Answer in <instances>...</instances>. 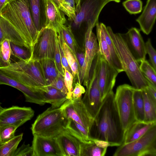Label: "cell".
<instances>
[{
    "label": "cell",
    "instance_id": "6da1fadb",
    "mask_svg": "<svg viewBox=\"0 0 156 156\" xmlns=\"http://www.w3.org/2000/svg\"><path fill=\"white\" fill-rule=\"evenodd\" d=\"M5 38L31 48L39 31L34 22L29 0H6L0 16Z\"/></svg>",
    "mask_w": 156,
    "mask_h": 156
},
{
    "label": "cell",
    "instance_id": "7a4b0ae2",
    "mask_svg": "<svg viewBox=\"0 0 156 156\" xmlns=\"http://www.w3.org/2000/svg\"><path fill=\"white\" fill-rule=\"evenodd\" d=\"M114 95L112 90L103 101L89 133L91 139L107 142L111 147L122 144L125 133L115 104Z\"/></svg>",
    "mask_w": 156,
    "mask_h": 156
},
{
    "label": "cell",
    "instance_id": "3957f363",
    "mask_svg": "<svg viewBox=\"0 0 156 156\" xmlns=\"http://www.w3.org/2000/svg\"><path fill=\"white\" fill-rule=\"evenodd\" d=\"M3 73L35 90L45 92L48 86L38 61L19 60L0 67Z\"/></svg>",
    "mask_w": 156,
    "mask_h": 156
},
{
    "label": "cell",
    "instance_id": "277c9868",
    "mask_svg": "<svg viewBox=\"0 0 156 156\" xmlns=\"http://www.w3.org/2000/svg\"><path fill=\"white\" fill-rule=\"evenodd\" d=\"M107 30L114 46L124 71L135 89L142 90L148 85L140 69V65L131 53L121 34L114 33L110 27Z\"/></svg>",
    "mask_w": 156,
    "mask_h": 156
},
{
    "label": "cell",
    "instance_id": "5b68a950",
    "mask_svg": "<svg viewBox=\"0 0 156 156\" xmlns=\"http://www.w3.org/2000/svg\"><path fill=\"white\" fill-rule=\"evenodd\" d=\"M68 120L60 107L51 106L38 115L31 129L33 135L55 137L65 130Z\"/></svg>",
    "mask_w": 156,
    "mask_h": 156
},
{
    "label": "cell",
    "instance_id": "8992f818",
    "mask_svg": "<svg viewBox=\"0 0 156 156\" xmlns=\"http://www.w3.org/2000/svg\"><path fill=\"white\" fill-rule=\"evenodd\" d=\"M113 156H156V125L139 139L117 148Z\"/></svg>",
    "mask_w": 156,
    "mask_h": 156
},
{
    "label": "cell",
    "instance_id": "52a82bcc",
    "mask_svg": "<svg viewBox=\"0 0 156 156\" xmlns=\"http://www.w3.org/2000/svg\"><path fill=\"white\" fill-rule=\"evenodd\" d=\"M135 88L125 84L117 88L114 101L122 127L125 131L136 120L134 112L133 96Z\"/></svg>",
    "mask_w": 156,
    "mask_h": 156
},
{
    "label": "cell",
    "instance_id": "ba28073f",
    "mask_svg": "<svg viewBox=\"0 0 156 156\" xmlns=\"http://www.w3.org/2000/svg\"><path fill=\"white\" fill-rule=\"evenodd\" d=\"M100 57L98 54L93 61L89 82L82 101L87 111L94 119L98 113L102 101L98 83V63Z\"/></svg>",
    "mask_w": 156,
    "mask_h": 156
},
{
    "label": "cell",
    "instance_id": "9c48e42d",
    "mask_svg": "<svg viewBox=\"0 0 156 156\" xmlns=\"http://www.w3.org/2000/svg\"><path fill=\"white\" fill-rule=\"evenodd\" d=\"M57 33L54 29L47 27L40 31L31 48L30 59L39 61L45 59H54Z\"/></svg>",
    "mask_w": 156,
    "mask_h": 156
},
{
    "label": "cell",
    "instance_id": "30bf717a",
    "mask_svg": "<svg viewBox=\"0 0 156 156\" xmlns=\"http://www.w3.org/2000/svg\"><path fill=\"white\" fill-rule=\"evenodd\" d=\"M60 107L67 119L75 121L90 133L94 119L87 111L81 98L67 99Z\"/></svg>",
    "mask_w": 156,
    "mask_h": 156
},
{
    "label": "cell",
    "instance_id": "8fae6325",
    "mask_svg": "<svg viewBox=\"0 0 156 156\" xmlns=\"http://www.w3.org/2000/svg\"><path fill=\"white\" fill-rule=\"evenodd\" d=\"M112 0H80V9L73 21V25L80 28L85 24L86 29L87 23L90 22L95 25L98 23L100 13L104 7Z\"/></svg>",
    "mask_w": 156,
    "mask_h": 156
},
{
    "label": "cell",
    "instance_id": "7c38bea8",
    "mask_svg": "<svg viewBox=\"0 0 156 156\" xmlns=\"http://www.w3.org/2000/svg\"><path fill=\"white\" fill-rule=\"evenodd\" d=\"M34 114L30 107L13 106L0 112V126L9 125L18 127L30 120Z\"/></svg>",
    "mask_w": 156,
    "mask_h": 156
},
{
    "label": "cell",
    "instance_id": "4fadbf2b",
    "mask_svg": "<svg viewBox=\"0 0 156 156\" xmlns=\"http://www.w3.org/2000/svg\"><path fill=\"white\" fill-rule=\"evenodd\" d=\"M118 73L100 55L98 63V83L102 101L112 90Z\"/></svg>",
    "mask_w": 156,
    "mask_h": 156
},
{
    "label": "cell",
    "instance_id": "5bb4252c",
    "mask_svg": "<svg viewBox=\"0 0 156 156\" xmlns=\"http://www.w3.org/2000/svg\"><path fill=\"white\" fill-rule=\"evenodd\" d=\"M33 136V156H64L56 137Z\"/></svg>",
    "mask_w": 156,
    "mask_h": 156
},
{
    "label": "cell",
    "instance_id": "9a60e30c",
    "mask_svg": "<svg viewBox=\"0 0 156 156\" xmlns=\"http://www.w3.org/2000/svg\"><path fill=\"white\" fill-rule=\"evenodd\" d=\"M128 48L136 61L139 63L145 60L147 54L145 43L140 30L132 27L125 34H121Z\"/></svg>",
    "mask_w": 156,
    "mask_h": 156
},
{
    "label": "cell",
    "instance_id": "2e32d148",
    "mask_svg": "<svg viewBox=\"0 0 156 156\" xmlns=\"http://www.w3.org/2000/svg\"><path fill=\"white\" fill-rule=\"evenodd\" d=\"M8 85L21 91L24 94L25 101L43 105L46 103L40 91L33 90L6 75L0 70V85Z\"/></svg>",
    "mask_w": 156,
    "mask_h": 156
},
{
    "label": "cell",
    "instance_id": "e0dca14e",
    "mask_svg": "<svg viewBox=\"0 0 156 156\" xmlns=\"http://www.w3.org/2000/svg\"><path fill=\"white\" fill-rule=\"evenodd\" d=\"M95 26L88 23L84 34L85 63L89 75L93 61L99 51L97 37L92 31Z\"/></svg>",
    "mask_w": 156,
    "mask_h": 156
},
{
    "label": "cell",
    "instance_id": "ac0fdd59",
    "mask_svg": "<svg viewBox=\"0 0 156 156\" xmlns=\"http://www.w3.org/2000/svg\"><path fill=\"white\" fill-rule=\"evenodd\" d=\"M56 138L64 156H80L81 142L67 131Z\"/></svg>",
    "mask_w": 156,
    "mask_h": 156
},
{
    "label": "cell",
    "instance_id": "d6986e66",
    "mask_svg": "<svg viewBox=\"0 0 156 156\" xmlns=\"http://www.w3.org/2000/svg\"><path fill=\"white\" fill-rule=\"evenodd\" d=\"M156 18V0H147L141 14L136 19L141 30L149 34L151 32Z\"/></svg>",
    "mask_w": 156,
    "mask_h": 156
},
{
    "label": "cell",
    "instance_id": "ffe728a7",
    "mask_svg": "<svg viewBox=\"0 0 156 156\" xmlns=\"http://www.w3.org/2000/svg\"><path fill=\"white\" fill-rule=\"evenodd\" d=\"M46 16L45 27L52 28L57 32L66 22L65 14L52 0H47Z\"/></svg>",
    "mask_w": 156,
    "mask_h": 156
},
{
    "label": "cell",
    "instance_id": "44dd1931",
    "mask_svg": "<svg viewBox=\"0 0 156 156\" xmlns=\"http://www.w3.org/2000/svg\"><path fill=\"white\" fill-rule=\"evenodd\" d=\"M34 22L39 31L45 27L47 0H29Z\"/></svg>",
    "mask_w": 156,
    "mask_h": 156
},
{
    "label": "cell",
    "instance_id": "7402d4cb",
    "mask_svg": "<svg viewBox=\"0 0 156 156\" xmlns=\"http://www.w3.org/2000/svg\"><path fill=\"white\" fill-rule=\"evenodd\" d=\"M155 125L156 122L146 123L136 120L126 131L123 144L129 143L139 139Z\"/></svg>",
    "mask_w": 156,
    "mask_h": 156
},
{
    "label": "cell",
    "instance_id": "603a6c76",
    "mask_svg": "<svg viewBox=\"0 0 156 156\" xmlns=\"http://www.w3.org/2000/svg\"><path fill=\"white\" fill-rule=\"evenodd\" d=\"M65 130L82 143L93 141L89 133L84 127L71 119H68Z\"/></svg>",
    "mask_w": 156,
    "mask_h": 156
},
{
    "label": "cell",
    "instance_id": "cb8c5ba5",
    "mask_svg": "<svg viewBox=\"0 0 156 156\" xmlns=\"http://www.w3.org/2000/svg\"><path fill=\"white\" fill-rule=\"evenodd\" d=\"M143 96L145 112L144 122H156V99L145 88L141 90Z\"/></svg>",
    "mask_w": 156,
    "mask_h": 156
},
{
    "label": "cell",
    "instance_id": "d4e9b609",
    "mask_svg": "<svg viewBox=\"0 0 156 156\" xmlns=\"http://www.w3.org/2000/svg\"><path fill=\"white\" fill-rule=\"evenodd\" d=\"M45 103L50 104L51 107L59 108L67 99L66 96L57 88L50 85L46 91H41Z\"/></svg>",
    "mask_w": 156,
    "mask_h": 156
},
{
    "label": "cell",
    "instance_id": "484cf974",
    "mask_svg": "<svg viewBox=\"0 0 156 156\" xmlns=\"http://www.w3.org/2000/svg\"><path fill=\"white\" fill-rule=\"evenodd\" d=\"M103 23L98 22L96 26V37L99 51L101 55L110 65L113 67L110 53L104 35L103 28Z\"/></svg>",
    "mask_w": 156,
    "mask_h": 156
},
{
    "label": "cell",
    "instance_id": "4316f807",
    "mask_svg": "<svg viewBox=\"0 0 156 156\" xmlns=\"http://www.w3.org/2000/svg\"><path fill=\"white\" fill-rule=\"evenodd\" d=\"M38 61L47 84L49 85L56 78L59 73L54 59H45Z\"/></svg>",
    "mask_w": 156,
    "mask_h": 156
},
{
    "label": "cell",
    "instance_id": "83f0119b",
    "mask_svg": "<svg viewBox=\"0 0 156 156\" xmlns=\"http://www.w3.org/2000/svg\"><path fill=\"white\" fill-rule=\"evenodd\" d=\"M58 37L65 42L72 51L76 55L78 45L73 33L70 25H62L57 32Z\"/></svg>",
    "mask_w": 156,
    "mask_h": 156
},
{
    "label": "cell",
    "instance_id": "f1b7e54d",
    "mask_svg": "<svg viewBox=\"0 0 156 156\" xmlns=\"http://www.w3.org/2000/svg\"><path fill=\"white\" fill-rule=\"evenodd\" d=\"M133 99L135 119L137 121L144 122L145 118L144 104L141 90L134 89Z\"/></svg>",
    "mask_w": 156,
    "mask_h": 156
},
{
    "label": "cell",
    "instance_id": "f546056e",
    "mask_svg": "<svg viewBox=\"0 0 156 156\" xmlns=\"http://www.w3.org/2000/svg\"><path fill=\"white\" fill-rule=\"evenodd\" d=\"M103 28L105 38L110 53L113 67L119 73L124 72V69L108 31L107 27L104 23L103 24Z\"/></svg>",
    "mask_w": 156,
    "mask_h": 156
},
{
    "label": "cell",
    "instance_id": "4dcf8cb0",
    "mask_svg": "<svg viewBox=\"0 0 156 156\" xmlns=\"http://www.w3.org/2000/svg\"><path fill=\"white\" fill-rule=\"evenodd\" d=\"M107 149L98 146L93 141L90 143H81L80 156H104Z\"/></svg>",
    "mask_w": 156,
    "mask_h": 156
},
{
    "label": "cell",
    "instance_id": "1f68e13d",
    "mask_svg": "<svg viewBox=\"0 0 156 156\" xmlns=\"http://www.w3.org/2000/svg\"><path fill=\"white\" fill-rule=\"evenodd\" d=\"M22 133L0 145V156H13L18 146L22 139Z\"/></svg>",
    "mask_w": 156,
    "mask_h": 156
},
{
    "label": "cell",
    "instance_id": "d6a6232c",
    "mask_svg": "<svg viewBox=\"0 0 156 156\" xmlns=\"http://www.w3.org/2000/svg\"><path fill=\"white\" fill-rule=\"evenodd\" d=\"M60 40L62 48L66 57L68 64L72 71V75L74 79L76 75L79 80V67L76 56L66 44L58 37Z\"/></svg>",
    "mask_w": 156,
    "mask_h": 156
},
{
    "label": "cell",
    "instance_id": "836d02e7",
    "mask_svg": "<svg viewBox=\"0 0 156 156\" xmlns=\"http://www.w3.org/2000/svg\"><path fill=\"white\" fill-rule=\"evenodd\" d=\"M10 42L9 40L5 39L0 43V67L8 66L11 63Z\"/></svg>",
    "mask_w": 156,
    "mask_h": 156
},
{
    "label": "cell",
    "instance_id": "e575fe53",
    "mask_svg": "<svg viewBox=\"0 0 156 156\" xmlns=\"http://www.w3.org/2000/svg\"><path fill=\"white\" fill-rule=\"evenodd\" d=\"M11 54L19 59L26 61L30 59L31 49L16 44L10 41V43Z\"/></svg>",
    "mask_w": 156,
    "mask_h": 156
},
{
    "label": "cell",
    "instance_id": "d590c367",
    "mask_svg": "<svg viewBox=\"0 0 156 156\" xmlns=\"http://www.w3.org/2000/svg\"><path fill=\"white\" fill-rule=\"evenodd\" d=\"M140 63V69L143 75L147 80L156 87V70L147 60H144Z\"/></svg>",
    "mask_w": 156,
    "mask_h": 156
},
{
    "label": "cell",
    "instance_id": "8d00e7d4",
    "mask_svg": "<svg viewBox=\"0 0 156 156\" xmlns=\"http://www.w3.org/2000/svg\"><path fill=\"white\" fill-rule=\"evenodd\" d=\"M58 8L68 16L69 20L73 22L75 20L76 14L74 0H62Z\"/></svg>",
    "mask_w": 156,
    "mask_h": 156
},
{
    "label": "cell",
    "instance_id": "74e56055",
    "mask_svg": "<svg viewBox=\"0 0 156 156\" xmlns=\"http://www.w3.org/2000/svg\"><path fill=\"white\" fill-rule=\"evenodd\" d=\"M17 128V127L13 125L0 126L1 144L14 137L15 136V132Z\"/></svg>",
    "mask_w": 156,
    "mask_h": 156
},
{
    "label": "cell",
    "instance_id": "f35d334b",
    "mask_svg": "<svg viewBox=\"0 0 156 156\" xmlns=\"http://www.w3.org/2000/svg\"><path fill=\"white\" fill-rule=\"evenodd\" d=\"M122 5L126 10L130 14L140 13L142 10V2L141 0H126Z\"/></svg>",
    "mask_w": 156,
    "mask_h": 156
},
{
    "label": "cell",
    "instance_id": "ab89813d",
    "mask_svg": "<svg viewBox=\"0 0 156 156\" xmlns=\"http://www.w3.org/2000/svg\"><path fill=\"white\" fill-rule=\"evenodd\" d=\"M49 85L61 91L66 96L68 99V92L65 84L64 76L61 74L59 73L56 78Z\"/></svg>",
    "mask_w": 156,
    "mask_h": 156
},
{
    "label": "cell",
    "instance_id": "60d3db41",
    "mask_svg": "<svg viewBox=\"0 0 156 156\" xmlns=\"http://www.w3.org/2000/svg\"><path fill=\"white\" fill-rule=\"evenodd\" d=\"M54 60L58 73L64 77V69L62 67L61 62V55L58 36L56 41L55 49Z\"/></svg>",
    "mask_w": 156,
    "mask_h": 156
},
{
    "label": "cell",
    "instance_id": "b9f144b4",
    "mask_svg": "<svg viewBox=\"0 0 156 156\" xmlns=\"http://www.w3.org/2000/svg\"><path fill=\"white\" fill-rule=\"evenodd\" d=\"M146 51L148 55L152 66L156 69V52L152 46L151 39L148 38L145 43Z\"/></svg>",
    "mask_w": 156,
    "mask_h": 156
},
{
    "label": "cell",
    "instance_id": "7bdbcfd3",
    "mask_svg": "<svg viewBox=\"0 0 156 156\" xmlns=\"http://www.w3.org/2000/svg\"><path fill=\"white\" fill-rule=\"evenodd\" d=\"M13 156H33V151L32 146L29 144L23 143L20 147L17 148Z\"/></svg>",
    "mask_w": 156,
    "mask_h": 156
},
{
    "label": "cell",
    "instance_id": "ee69618b",
    "mask_svg": "<svg viewBox=\"0 0 156 156\" xmlns=\"http://www.w3.org/2000/svg\"><path fill=\"white\" fill-rule=\"evenodd\" d=\"M64 81L65 86L68 92V99L72 97L73 90V77L72 74L67 70L64 69Z\"/></svg>",
    "mask_w": 156,
    "mask_h": 156
},
{
    "label": "cell",
    "instance_id": "f6af8a7d",
    "mask_svg": "<svg viewBox=\"0 0 156 156\" xmlns=\"http://www.w3.org/2000/svg\"><path fill=\"white\" fill-rule=\"evenodd\" d=\"M58 40L59 49L61 55V60L62 67L64 69H65L67 70L69 72L71 73V74H72V71L68 64L67 58L64 52L63 49L62 48L61 42L58 37Z\"/></svg>",
    "mask_w": 156,
    "mask_h": 156
},
{
    "label": "cell",
    "instance_id": "bcb514c9",
    "mask_svg": "<svg viewBox=\"0 0 156 156\" xmlns=\"http://www.w3.org/2000/svg\"><path fill=\"white\" fill-rule=\"evenodd\" d=\"M86 90L84 87L79 82L75 84V87L72 92V97L74 99L81 98L82 95L84 94Z\"/></svg>",
    "mask_w": 156,
    "mask_h": 156
},
{
    "label": "cell",
    "instance_id": "7dc6e473",
    "mask_svg": "<svg viewBox=\"0 0 156 156\" xmlns=\"http://www.w3.org/2000/svg\"><path fill=\"white\" fill-rule=\"evenodd\" d=\"M74 1L75 3L76 11V14L79 12L80 10V0H74Z\"/></svg>",
    "mask_w": 156,
    "mask_h": 156
},
{
    "label": "cell",
    "instance_id": "c3c4849f",
    "mask_svg": "<svg viewBox=\"0 0 156 156\" xmlns=\"http://www.w3.org/2000/svg\"><path fill=\"white\" fill-rule=\"evenodd\" d=\"M5 39L3 30L0 26V43Z\"/></svg>",
    "mask_w": 156,
    "mask_h": 156
},
{
    "label": "cell",
    "instance_id": "681fc988",
    "mask_svg": "<svg viewBox=\"0 0 156 156\" xmlns=\"http://www.w3.org/2000/svg\"><path fill=\"white\" fill-rule=\"evenodd\" d=\"M6 0H0V16L1 15V11Z\"/></svg>",
    "mask_w": 156,
    "mask_h": 156
},
{
    "label": "cell",
    "instance_id": "f907efd6",
    "mask_svg": "<svg viewBox=\"0 0 156 156\" xmlns=\"http://www.w3.org/2000/svg\"><path fill=\"white\" fill-rule=\"evenodd\" d=\"M56 4L58 7L59 5L62 0H52Z\"/></svg>",
    "mask_w": 156,
    "mask_h": 156
},
{
    "label": "cell",
    "instance_id": "816d5d0a",
    "mask_svg": "<svg viewBox=\"0 0 156 156\" xmlns=\"http://www.w3.org/2000/svg\"><path fill=\"white\" fill-rule=\"evenodd\" d=\"M112 1L117 3H119L120 2L121 0H112Z\"/></svg>",
    "mask_w": 156,
    "mask_h": 156
},
{
    "label": "cell",
    "instance_id": "f5cc1de1",
    "mask_svg": "<svg viewBox=\"0 0 156 156\" xmlns=\"http://www.w3.org/2000/svg\"><path fill=\"white\" fill-rule=\"evenodd\" d=\"M3 108L1 106V104L0 102V112H1Z\"/></svg>",
    "mask_w": 156,
    "mask_h": 156
},
{
    "label": "cell",
    "instance_id": "db71d44e",
    "mask_svg": "<svg viewBox=\"0 0 156 156\" xmlns=\"http://www.w3.org/2000/svg\"><path fill=\"white\" fill-rule=\"evenodd\" d=\"M1 144V142L0 138V145Z\"/></svg>",
    "mask_w": 156,
    "mask_h": 156
}]
</instances>
